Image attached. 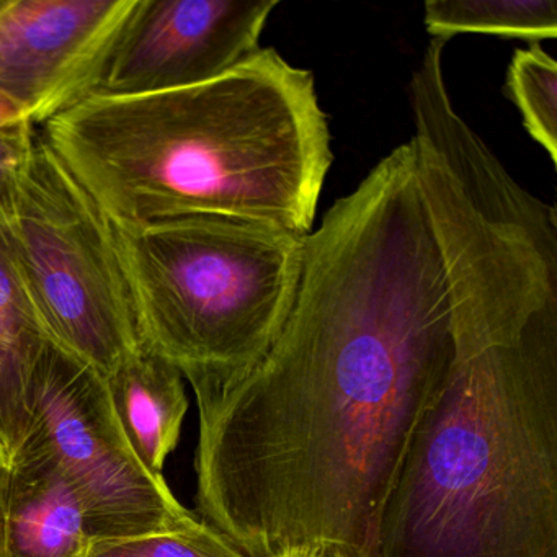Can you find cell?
<instances>
[{"label":"cell","instance_id":"277c9868","mask_svg":"<svg viewBox=\"0 0 557 557\" xmlns=\"http://www.w3.org/2000/svg\"><path fill=\"white\" fill-rule=\"evenodd\" d=\"M110 231L143 344L184 380L226 381L250 370L292 314L305 236L220 216L110 221Z\"/></svg>","mask_w":557,"mask_h":557},{"label":"cell","instance_id":"5b68a950","mask_svg":"<svg viewBox=\"0 0 557 557\" xmlns=\"http://www.w3.org/2000/svg\"><path fill=\"white\" fill-rule=\"evenodd\" d=\"M0 234L50 341L103 377L141 347L110 221L40 129Z\"/></svg>","mask_w":557,"mask_h":557},{"label":"cell","instance_id":"d6986e66","mask_svg":"<svg viewBox=\"0 0 557 557\" xmlns=\"http://www.w3.org/2000/svg\"><path fill=\"white\" fill-rule=\"evenodd\" d=\"M2 4H4V0H0V8H2Z\"/></svg>","mask_w":557,"mask_h":557},{"label":"cell","instance_id":"e0dca14e","mask_svg":"<svg viewBox=\"0 0 557 557\" xmlns=\"http://www.w3.org/2000/svg\"><path fill=\"white\" fill-rule=\"evenodd\" d=\"M5 465H9L8 459H5L4 453H2V449H0V472H2V469H4Z\"/></svg>","mask_w":557,"mask_h":557},{"label":"cell","instance_id":"6da1fadb","mask_svg":"<svg viewBox=\"0 0 557 557\" xmlns=\"http://www.w3.org/2000/svg\"><path fill=\"white\" fill-rule=\"evenodd\" d=\"M523 214L412 143L306 237L288 321L250 370L188 381L200 513L247 557H368L465 338L556 288Z\"/></svg>","mask_w":557,"mask_h":557},{"label":"cell","instance_id":"30bf717a","mask_svg":"<svg viewBox=\"0 0 557 557\" xmlns=\"http://www.w3.org/2000/svg\"><path fill=\"white\" fill-rule=\"evenodd\" d=\"M113 409L136 456L151 474L164 475L188 410L184 376L168 358L143 344L106 376Z\"/></svg>","mask_w":557,"mask_h":557},{"label":"cell","instance_id":"ba28073f","mask_svg":"<svg viewBox=\"0 0 557 557\" xmlns=\"http://www.w3.org/2000/svg\"><path fill=\"white\" fill-rule=\"evenodd\" d=\"M278 0H136L96 94L207 83L260 50Z\"/></svg>","mask_w":557,"mask_h":557},{"label":"cell","instance_id":"ac0fdd59","mask_svg":"<svg viewBox=\"0 0 557 557\" xmlns=\"http://www.w3.org/2000/svg\"><path fill=\"white\" fill-rule=\"evenodd\" d=\"M329 557H348L347 554H344V553H334V554H331V556Z\"/></svg>","mask_w":557,"mask_h":557},{"label":"cell","instance_id":"ffe728a7","mask_svg":"<svg viewBox=\"0 0 557 557\" xmlns=\"http://www.w3.org/2000/svg\"><path fill=\"white\" fill-rule=\"evenodd\" d=\"M280 557H298V556H280Z\"/></svg>","mask_w":557,"mask_h":557},{"label":"cell","instance_id":"4fadbf2b","mask_svg":"<svg viewBox=\"0 0 557 557\" xmlns=\"http://www.w3.org/2000/svg\"><path fill=\"white\" fill-rule=\"evenodd\" d=\"M505 90L520 110L523 126L557 165V63L541 45L515 51Z\"/></svg>","mask_w":557,"mask_h":557},{"label":"cell","instance_id":"8992f818","mask_svg":"<svg viewBox=\"0 0 557 557\" xmlns=\"http://www.w3.org/2000/svg\"><path fill=\"white\" fill-rule=\"evenodd\" d=\"M25 442L41 446L63 469L86 508L92 540L141 536L197 520L164 475L139 461L106 377L50 338L32 376Z\"/></svg>","mask_w":557,"mask_h":557},{"label":"cell","instance_id":"8fae6325","mask_svg":"<svg viewBox=\"0 0 557 557\" xmlns=\"http://www.w3.org/2000/svg\"><path fill=\"white\" fill-rule=\"evenodd\" d=\"M47 341L0 234V449L8 462L30 426L32 376Z\"/></svg>","mask_w":557,"mask_h":557},{"label":"cell","instance_id":"2e32d148","mask_svg":"<svg viewBox=\"0 0 557 557\" xmlns=\"http://www.w3.org/2000/svg\"><path fill=\"white\" fill-rule=\"evenodd\" d=\"M22 125H30V123L22 115L18 107L5 94L0 92V129L17 128Z\"/></svg>","mask_w":557,"mask_h":557},{"label":"cell","instance_id":"5bb4252c","mask_svg":"<svg viewBox=\"0 0 557 557\" xmlns=\"http://www.w3.org/2000/svg\"><path fill=\"white\" fill-rule=\"evenodd\" d=\"M87 557H247L207 521L141 536L94 540Z\"/></svg>","mask_w":557,"mask_h":557},{"label":"cell","instance_id":"9a60e30c","mask_svg":"<svg viewBox=\"0 0 557 557\" xmlns=\"http://www.w3.org/2000/svg\"><path fill=\"white\" fill-rule=\"evenodd\" d=\"M37 132L38 128L32 125L0 129V223L11 214L17 200L22 174Z\"/></svg>","mask_w":557,"mask_h":557},{"label":"cell","instance_id":"9c48e42d","mask_svg":"<svg viewBox=\"0 0 557 557\" xmlns=\"http://www.w3.org/2000/svg\"><path fill=\"white\" fill-rule=\"evenodd\" d=\"M86 508L53 456L25 442L0 472V557H87Z\"/></svg>","mask_w":557,"mask_h":557},{"label":"cell","instance_id":"52a82bcc","mask_svg":"<svg viewBox=\"0 0 557 557\" xmlns=\"http://www.w3.org/2000/svg\"><path fill=\"white\" fill-rule=\"evenodd\" d=\"M136 0H4L0 92L41 128L99 90Z\"/></svg>","mask_w":557,"mask_h":557},{"label":"cell","instance_id":"7c38bea8","mask_svg":"<svg viewBox=\"0 0 557 557\" xmlns=\"http://www.w3.org/2000/svg\"><path fill=\"white\" fill-rule=\"evenodd\" d=\"M423 25L436 40L481 34L530 45L557 38L556 0H429Z\"/></svg>","mask_w":557,"mask_h":557},{"label":"cell","instance_id":"7a4b0ae2","mask_svg":"<svg viewBox=\"0 0 557 557\" xmlns=\"http://www.w3.org/2000/svg\"><path fill=\"white\" fill-rule=\"evenodd\" d=\"M38 129L113 223L220 216L308 237L334 162L314 74L275 48L195 86L92 94Z\"/></svg>","mask_w":557,"mask_h":557},{"label":"cell","instance_id":"3957f363","mask_svg":"<svg viewBox=\"0 0 557 557\" xmlns=\"http://www.w3.org/2000/svg\"><path fill=\"white\" fill-rule=\"evenodd\" d=\"M368 557H557V299L465 338Z\"/></svg>","mask_w":557,"mask_h":557}]
</instances>
